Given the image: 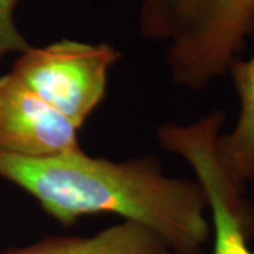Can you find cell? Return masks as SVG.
Segmentation results:
<instances>
[{"label": "cell", "instance_id": "obj_1", "mask_svg": "<svg viewBox=\"0 0 254 254\" xmlns=\"http://www.w3.org/2000/svg\"><path fill=\"white\" fill-rule=\"evenodd\" d=\"M0 178L26 190L65 226L88 215L115 213L151 229L174 254H202L212 239L198 180L165 175L150 155L116 163L82 148L48 158L0 153Z\"/></svg>", "mask_w": 254, "mask_h": 254}, {"label": "cell", "instance_id": "obj_2", "mask_svg": "<svg viewBox=\"0 0 254 254\" xmlns=\"http://www.w3.org/2000/svg\"><path fill=\"white\" fill-rule=\"evenodd\" d=\"M138 30L168 44L175 83L202 91L226 76L254 36V0H141Z\"/></svg>", "mask_w": 254, "mask_h": 254}, {"label": "cell", "instance_id": "obj_3", "mask_svg": "<svg viewBox=\"0 0 254 254\" xmlns=\"http://www.w3.org/2000/svg\"><path fill=\"white\" fill-rule=\"evenodd\" d=\"M225 119L223 110H213L188 125L170 122L158 127L157 140L163 150L190 164L205 190L212 225L210 254H254L249 246L254 237L253 205L246 199V190L225 175L216 157Z\"/></svg>", "mask_w": 254, "mask_h": 254}, {"label": "cell", "instance_id": "obj_4", "mask_svg": "<svg viewBox=\"0 0 254 254\" xmlns=\"http://www.w3.org/2000/svg\"><path fill=\"white\" fill-rule=\"evenodd\" d=\"M120 58L108 43L60 40L30 46L9 72L81 128L106 93L110 68Z\"/></svg>", "mask_w": 254, "mask_h": 254}, {"label": "cell", "instance_id": "obj_5", "mask_svg": "<svg viewBox=\"0 0 254 254\" xmlns=\"http://www.w3.org/2000/svg\"><path fill=\"white\" fill-rule=\"evenodd\" d=\"M78 128L13 73L0 75V153L48 158L79 150Z\"/></svg>", "mask_w": 254, "mask_h": 254}, {"label": "cell", "instance_id": "obj_6", "mask_svg": "<svg viewBox=\"0 0 254 254\" xmlns=\"http://www.w3.org/2000/svg\"><path fill=\"white\" fill-rule=\"evenodd\" d=\"M239 98V113L229 133L216 140L219 165L230 181L246 190L254 184V55L236 58L229 68Z\"/></svg>", "mask_w": 254, "mask_h": 254}, {"label": "cell", "instance_id": "obj_7", "mask_svg": "<svg viewBox=\"0 0 254 254\" xmlns=\"http://www.w3.org/2000/svg\"><path fill=\"white\" fill-rule=\"evenodd\" d=\"M170 249L151 229L123 220L93 236H46L0 254H164Z\"/></svg>", "mask_w": 254, "mask_h": 254}, {"label": "cell", "instance_id": "obj_8", "mask_svg": "<svg viewBox=\"0 0 254 254\" xmlns=\"http://www.w3.org/2000/svg\"><path fill=\"white\" fill-rule=\"evenodd\" d=\"M20 0H0V66L6 57L21 54L30 43L16 24V7Z\"/></svg>", "mask_w": 254, "mask_h": 254}]
</instances>
